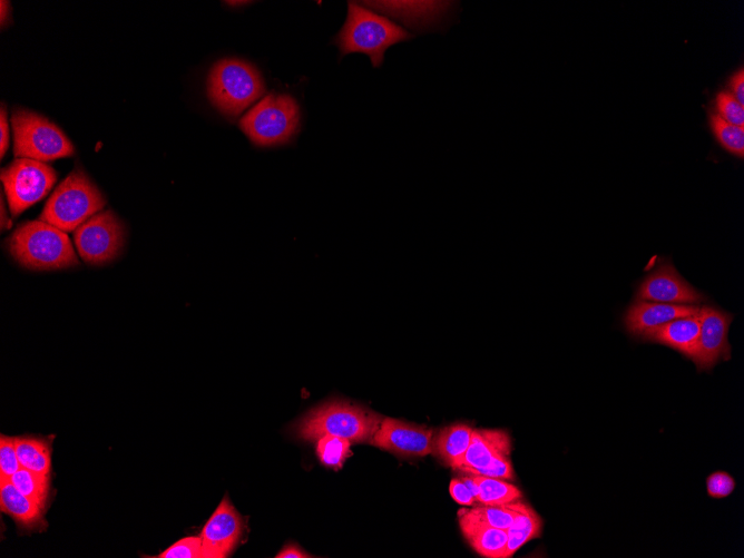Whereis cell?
<instances>
[{"label": "cell", "mask_w": 744, "mask_h": 558, "mask_svg": "<svg viewBox=\"0 0 744 558\" xmlns=\"http://www.w3.org/2000/svg\"><path fill=\"white\" fill-rule=\"evenodd\" d=\"M413 38L415 35L387 17L349 2L346 22L332 44L339 48L341 58L349 54H365L372 66L379 68L384 64L388 48Z\"/></svg>", "instance_id": "1"}, {"label": "cell", "mask_w": 744, "mask_h": 558, "mask_svg": "<svg viewBox=\"0 0 744 558\" xmlns=\"http://www.w3.org/2000/svg\"><path fill=\"white\" fill-rule=\"evenodd\" d=\"M7 248L19 266L48 271L80 266L66 232L44 221L19 225L7 240Z\"/></svg>", "instance_id": "2"}, {"label": "cell", "mask_w": 744, "mask_h": 558, "mask_svg": "<svg viewBox=\"0 0 744 558\" xmlns=\"http://www.w3.org/2000/svg\"><path fill=\"white\" fill-rule=\"evenodd\" d=\"M385 417L345 399L328 401L301 420L297 433L305 440L332 435L350 443H366L374 437Z\"/></svg>", "instance_id": "3"}, {"label": "cell", "mask_w": 744, "mask_h": 558, "mask_svg": "<svg viewBox=\"0 0 744 558\" xmlns=\"http://www.w3.org/2000/svg\"><path fill=\"white\" fill-rule=\"evenodd\" d=\"M208 97L220 113L237 117L266 92L258 68L238 58L215 63L208 77Z\"/></svg>", "instance_id": "4"}, {"label": "cell", "mask_w": 744, "mask_h": 558, "mask_svg": "<svg viewBox=\"0 0 744 558\" xmlns=\"http://www.w3.org/2000/svg\"><path fill=\"white\" fill-rule=\"evenodd\" d=\"M105 205L100 189L81 168H76L57 186L45 205L41 221L72 232L102 211Z\"/></svg>", "instance_id": "5"}, {"label": "cell", "mask_w": 744, "mask_h": 558, "mask_svg": "<svg viewBox=\"0 0 744 558\" xmlns=\"http://www.w3.org/2000/svg\"><path fill=\"white\" fill-rule=\"evenodd\" d=\"M300 127V107L288 94H269L240 121V129L260 148L285 145Z\"/></svg>", "instance_id": "6"}, {"label": "cell", "mask_w": 744, "mask_h": 558, "mask_svg": "<svg viewBox=\"0 0 744 558\" xmlns=\"http://www.w3.org/2000/svg\"><path fill=\"white\" fill-rule=\"evenodd\" d=\"M14 154L18 159L50 162L71 158L73 143L56 124L46 117L25 109H15L12 116Z\"/></svg>", "instance_id": "7"}, {"label": "cell", "mask_w": 744, "mask_h": 558, "mask_svg": "<svg viewBox=\"0 0 744 558\" xmlns=\"http://www.w3.org/2000/svg\"><path fill=\"white\" fill-rule=\"evenodd\" d=\"M56 181L55 170L35 160L17 159L3 169L2 182L13 217L43 200Z\"/></svg>", "instance_id": "8"}, {"label": "cell", "mask_w": 744, "mask_h": 558, "mask_svg": "<svg viewBox=\"0 0 744 558\" xmlns=\"http://www.w3.org/2000/svg\"><path fill=\"white\" fill-rule=\"evenodd\" d=\"M125 240L124 223L110 210L95 214L74 233L78 253L91 266H104L119 257Z\"/></svg>", "instance_id": "9"}, {"label": "cell", "mask_w": 744, "mask_h": 558, "mask_svg": "<svg viewBox=\"0 0 744 558\" xmlns=\"http://www.w3.org/2000/svg\"><path fill=\"white\" fill-rule=\"evenodd\" d=\"M636 300L670 303V305H697L706 296L683 279L670 260H662L636 289Z\"/></svg>", "instance_id": "10"}, {"label": "cell", "mask_w": 744, "mask_h": 558, "mask_svg": "<svg viewBox=\"0 0 744 558\" xmlns=\"http://www.w3.org/2000/svg\"><path fill=\"white\" fill-rule=\"evenodd\" d=\"M434 429L384 418L370 444L400 457H424L434 453Z\"/></svg>", "instance_id": "11"}, {"label": "cell", "mask_w": 744, "mask_h": 558, "mask_svg": "<svg viewBox=\"0 0 744 558\" xmlns=\"http://www.w3.org/2000/svg\"><path fill=\"white\" fill-rule=\"evenodd\" d=\"M733 316L713 307L700 309V337L693 359L699 371L711 370L720 361L731 359L729 329Z\"/></svg>", "instance_id": "12"}, {"label": "cell", "mask_w": 744, "mask_h": 558, "mask_svg": "<svg viewBox=\"0 0 744 558\" xmlns=\"http://www.w3.org/2000/svg\"><path fill=\"white\" fill-rule=\"evenodd\" d=\"M243 531L242 517L225 496L200 536L203 558L228 557L239 544Z\"/></svg>", "instance_id": "13"}, {"label": "cell", "mask_w": 744, "mask_h": 558, "mask_svg": "<svg viewBox=\"0 0 744 558\" xmlns=\"http://www.w3.org/2000/svg\"><path fill=\"white\" fill-rule=\"evenodd\" d=\"M700 307L635 300L625 313L624 325L629 334L643 337L668 322L694 315Z\"/></svg>", "instance_id": "14"}, {"label": "cell", "mask_w": 744, "mask_h": 558, "mask_svg": "<svg viewBox=\"0 0 744 558\" xmlns=\"http://www.w3.org/2000/svg\"><path fill=\"white\" fill-rule=\"evenodd\" d=\"M699 337L700 310L694 315L672 320L667 325L648 332L642 339L674 349L693 361L697 354Z\"/></svg>", "instance_id": "15"}, {"label": "cell", "mask_w": 744, "mask_h": 558, "mask_svg": "<svg viewBox=\"0 0 744 558\" xmlns=\"http://www.w3.org/2000/svg\"><path fill=\"white\" fill-rule=\"evenodd\" d=\"M511 453L512 439L504 430L474 429L464 463L457 471L463 474L482 471L491 465L496 457Z\"/></svg>", "instance_id": "16"}, {"label": "cell", "mask_w": 744, "mask_h": 558, "mask_svg": "<svg viewBox=\"0 0 744 558\" xmlns=\"http://www.w3.org/2000/svg\"><path fill=\"white\" fill-rule=\"evenodd\" d=\"M0 507L22 530L45 531V509L19 492L11 481L0 479Z\"/></svg>", "instance_id": "17"}, {"label": "cell", "mask_w": 744, "mask_h": 558, "mask_svg": "<svg viewBox=\"0 0 744 558\" xmlns=\"http://www.w3.org/2000/svg\"><path fill=\"white\" fill-rule=\"evenodd\" d=\"M459 525L466 541L477 554L486 558H504L507 530H499L478 521L466 509L459 511Z\"/></svg>", "instance_id": "18"}, {"label": "cell", "mask_w": 744, "mask_h": 558, "mask_svg": "<svg viewBox=\"0 0 744 558\" xmlns=\"http://www.w3.org/2000/svg\"><path fill=\"white\" fill-rule=\"evenodd\" d=\"M473 432L474 428L464 424L452 425L440 430L435 436L434 453L442 458L446 465L457 471L464 463Z\"/></svg>", "instance_id": "19"}, {"label": "cell", "mask_w": 744, "mask_h": 558, "mask_svg": "<svg viewBox=\"0 0 744 558\" xmlns=\"http://www.w3.org/2000/svg\"><path fill=\"white\" fill-rule=\"evenodd\" d=\"M516 516L507 530L508 542L504 558H511L528 542L541 537L543 521L534 509L522 501L514 503Z\"/></svg>", "instance_id": "20"}, {"label": "cell", "mask_w": 744, "mask_h": 558, "mask_svg": "<svg viewBox=\"0 0 744 558\" xmlns=\"http://www.w3.org/2000/svg\"><path fill=\"white\" fill-rule=\"evenodd\" d=\"M16 448L22 468L37 474L51 475V440L27 436L16 437Z\"/></svg>", "instance_id": "21"}, {"label": "cell", "mask_w": 744, "mask_h": 558, "mask_svg": "<svg viewBox=\"0 0 744 558\" xmlns=\"http://www.w3.org/2000/svg\"><path fill=\"white\" fill-rule=\"evenodd\" d=\"M471 476L474 477L479 487V496L477 499V504L479 505L501 506L522 501L523 493L521 489L507 483L504 479Z\"/></svg>", "instance_id": "22"}, {"label": "cell", "mask_w": 744, "mask_h": 558, "mask_svg": "<svg viewBox=\"0 0 744 558\" xmlns=\"http://www.w3.org/2000/svg\"><path fill=\"white\" fill-rule=\"evenodd\" d=\"M12 484L19 492L31 498L39 506L46 508L51 497V475L37 474L21 468L11 478Z\"/></svg>", "instance_id": "23"}, {"label": "cell", "mask_w": 744, "mask_h": 558, "mask_svg": "<svg viewBox=\"0 0 744 558\" xmlns=\"http://www.w3.org/2000/svg\"><path fill=\"white\" fill-rule=\"evenodd\" d=\"M710 125L722 148L738 158L744 155V127L732 125L718 114H712Z\"/></svg>", "instance_id": "24"}, {"label": "cell", "mask_w": 744, "mask_h": 558, "mask_svg": "<svg viewBox=\"0 0 744 558\" xmlns=\"http://www.w3.org/2000/svg\"><path fill=\"white\" fill-rule=\"evenodd\" d=\"M349 440L327 435L318 439L317 454L322 465L339 469L351 456Z\"/></svg>", "instance_id": "25"}, {"label": "cell", "mask_w": 744, "mask_h": 558, "mask_svg": "<svg viewBox=\"0 0 744 558\" xmlns=\"http://www.w3.org/2000/svg\"><path fill=\"white\" fill-rule=\"evenodd\" d=\"M466 511L478 521L499 530H508L517 513L514 503L501 506L479 505Z\"/></svg>", "instance_id": "26"}, {"label": "cell", "mask_w": 744, "mask_h": 558, "mask_svg": "<svg viewBox=\"0 0 744 558\" xmlns=\"http://www.w3.org/2000/svg\"><path fill=\"white\" fill-rule=\"evenodd\" d=\"M17 456L16 438L2 435L0 438V479L11 481L21 469Z\"/></svg>", "instance_id": "27"}, {"label": "cell", "mask_w": 744, "mask_h": 558, "mask_svg": "<svg viewBox=\"0 0 744 558\" xmlns=\"http://www.w3.org/2000/svg\"><path fill=\"white\" fill-rule=\"evenodd\" d=\"M716 106L722 120L740 127H744V106L731 93L721 92L717 96Z\"/></svg>", "instance_id": "28"}, {"label": "cell", "mask_w": 744, "mask_h": 558, "mask_svg": "<svg viewBox=\"0 0 744 558\" xmlns=\"http://www.w3.org/2000/svg\"><path fill=\"white\" fill-rule=\"evenodd\" d=\"M159 558H203L201 537H186L176 542L168 550L164 551Z\"/></svg>", "instance_id": "29"}, {"label": "cell", "mask_w": 744, "mask_h": 558, "mask_svg": "<svg viewBox=\"0 0 744 558\" xmlns=\"http://www.w3.org/2000/svg\"><path fill=\"white\" fill-rule=\"evenodd\" d=\"M466 475L484 476L504 479V481H513L515 478V472L511 460V454L498 456L493 460L491 465L482 469V471H473Z\"/></svg>", "instance_id": "30"}, {"label": "cell", "mask_w": 744, "mask_h": 558, "mask_svg": "<svg viewBox=\"0 0 744 558\" xmlns=\"http://www.w3.org/2000/svg\"><path fill=\"white\" fill-rule=\"evenodd\" d=\"M734 488H736V482L728 473L718 472L708 477L707 489L712 498H726L733 493Z\"/></svg>", "instance_id": "31"}, {"label": "cell", "mask_w": 744, "mask_h": 558, "mask_svg": "<svg viewBox=\"0 0 744 558\" xmlns=\"http://www.w3.org/2000/svg\"><path fill=\"white\" fill-rule=\"evenodd\" d=\"M449 492L450 496H452L460 505H476L475 498L473 497L472 493L469 492V489L460 478H455L452 482H450Z\"/></svg>", "instance_id": "32"}, {"label": "cell", "mask_w": 744, "mask_h": 558, "mask_svg": "<svg viewBox=\"0 0 744 558\" xmlns=\"http://www.w3.org/2000/svg\"><path fill=\"white\" fill-rule=\"evenodd\" d=\"M9 148V124H8V113L5 104H2V112H0V155L4 158Z\"/></svg>", "instance_id": "33"}, {"label": "cell", "mask_w": 744, "mask_h": 558, "mask_svg": "<svg viewBox=\"0 0 744 558\" xmlns=\"http://www.w3.org/2000/svg\"><path fill=\"white\" fill-rule=\"evenodd\" d=\"M731 95L744 106V72L743 68L734 74L730 80Z\"/></svg>", "instance_id": "34"}, {"label": "cell", "mask_w": 744, "mask_h": 558, "mask_svg": "<svg viewBox=\"0 0 744 558\" xmlns=\"http://www.w3.org/2000/svg\"><path fill=\"white\" fill-rule=\"evenodd\" d=\"M277 558H308L312 557L308 553L302 550L298 545L292 544L285 548L276 556Z\"/></svg>", "instance_id": "35"}, {"label": "cell", "mask_w": 744, "mask_h": 558, "mask_svg": "<svg viewBox=\"0 0 744 558\" xmlns=\"http://www.w3.org/2000/svg\"><path fill=\"white\" fill-rule=\"evenodd\" d=\"M460 479H462V481L464 482V484L467 486V488L469 489V492L472 493L473 497L475 498L476 504H477V499H478V496H479V487H478V484L476 483L474 477L471 476V475H466L465 474V476L460 477Z\"/></svg>", "instance_id": "36"}, {"label": "cell", "mask_w": 744, "mask_h": 558, "mask_svg": "<svg viewBox=\"0 0 744 558\" xmlns=\"http://www.w3.org/2000/svg\"><path fill=\"white\" fill-rule=\"evenodd\" d=\"M0 22H2V27H4L6 24H8L9 21H11V15H12V6L9 2H2L0 3Z\"/></svg>", "instance_id": "37"}, {"label": "cell", "mask_w": 744, "mask_h": 558, "mask_svg": "<svg viewBox=\"0 0 744 558\" xmlns=\"http://www.w3.org/2000/svg\"><path fill=\"white\" fill-rule=\"evenodd\" d=\"M12 227V222L6 215L5 200L2 197V230H6Z\"/></svg>", "instance_id": "38"}]
</instances>
